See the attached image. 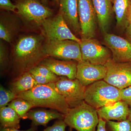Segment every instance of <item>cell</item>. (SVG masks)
<instances>
[{
  "label": "cell",
  "mask_w": 131,
  "mask_h": 131,
  "mask_svg": "<svg viewBox=\"0 0 131 131\" xmlns=\"http://www.w3.org/2000/svg\"><path fill=\"white\" fill-rule=\"evenodd\" d=\"M97 111L99 117L106 121H121L128 118L130 107L127 103L120 100L100 108Z\"/></svg>",
  "instance_id": "cell-15"
},
{
  "label": "cell",
  "mask_w": 131,
  "mask_h": 131,
  "mask_svg": "<svg viewBox=\"0 0 131 131\" xmlns=\"http://www.w3.org/2000/svg\"><path fill=\"white\" fill-rule=\"evenodd\" d=\"M16 6L17 13L26 21L40 25L53 14L51 9L37 0H21Z\"/></svg>",
  "instance_id": "cell-9"
},
{
  "label": "cell",
  "mask_w": 131,
  "mask_h": 131,
  "mask_svg": "<svg viewBox=\"0 0 131 131\" xmlns=\"http://www.w3.org/2000/svg\"><path fill=\"white\" fill-rule=\"evenodd\" d=\"M65 114L51 110H39L29 111L27 114V119L32 121L31 126H47L51 121L55 119H63Z\"/></svg>",
  "instance_id": "cell-18"
},
{
  "label": "cell",
  "mask_w": 131,
  "mask_h": 131,
  "mask_svg": "<svg viewBox=\"0 0 131 131\" xmlns=\"http://www.w3.org/2000/svg\"><path fill=\"white\" fill-rule=\"evenodd\" d=\"M29 72L38 84H46L52 83L50 80L40 75L34 68L29 71Z\"/></svg>",
  "instance_id": "cell-29"
},
{
  "label": "cell",
  "mask_w": 131,
  "mask_h": 131,
  "mask_svg": "<svg viewBox=\"0 0 131 131\" xmlns=\"http://www.w3.org/2000/svg\"><path fill=\"white\" fill-rule=\"evenodd\" d=\"M43 41V38L39 35H27L19 39L13 52L14 62L19 70L28 72L46 58Z\"/></svg>",
  "instance_id": "cell-1"
},
{
  "label": "cell",
  "mask_w": 131,
  "mask_h": 131,
  "mask_svg": "<svg viewBox=\"0 0 131 131\" xmlns=\"http://www.w3.org/2000/svg\"><path fill=\"white\" fill-rule=\"evenodd\" d=\"M101 31L106 32L112 14V5L110 0H91Z\"/></svg>",
  "instance_id": "cell-17"
},
{
  "label": "cell",
  "mask_w": 131,
  "mask_h": 131,
  "mask_svg": "<svg viewBox=\"0 0 131 131\" xmlns=\"http://www.w3.org/2000/svg\"><path fill=\"white\" fill-rule=\"evenodd\" d=\"M28 101L35 107L49 108L65 114L69 107L63 96L59 93L55 83L38 84L17 96Z\"/></svg>",
  "instance_id": "cell-2"
},
{
  "label": "cell",
  "mask_w": 131,
  "mask_h": 131,
  "mask_svg": "<svg viewBox=\"0 0 131 131\" xmlns=\"http://www.w3.org/2000/svg\"><path fill=\"white\" fill-rule=\"evenodd\" d=\"M127 20L129 22H131V5H130L128 10Z\"/></svg>",
  "instance_id": "cell-35"
},
{
  "label": "cell",
  "mask_w": 131,
  "mask_h": 131,
  "mask_svg": "<svg viewBox=\"0 0 131 131\" xmlns=\"http://www.w3.org/2000/svg\"><path fill=\"white\" fill-rule=\"evenodd\" d=\"M41 64L45 66L57 75L66 77L71 80L76 78L77 63L75 62L45 58Z\"/></svg>",
  "instance_id": "cell-16"
},
{
  "label": "cell",
  "mask_w": 131,
  "mask_h": 131,
  "mask_svg": "<svg viewBox=\"0 0 131 131\" xmlns=\"http://www.w3.org/2000/svg\"><path fill=\"white\" fill-rule=\"evenodd\" d=\"M72 129L71 128H70L69 129V131H72Z\"/></svg>",
  "instance_id": "cell-38"
},
{
  "label": "cell",
  "mask_w": 131,
  "mask_h": 131,
  "mask_svg": "<svg viewBox=\"0 0 131 131\" xmlns=\"http://www.w3.org/2000/svg\"><path fill=\"white\" fill-rule=\"evenodd\" d=\"M47 40H74L80 43L81 39L77 37L70 30L61 13L54 18L45 19L41 24Z\"/></svg>",
  "instance_id": "cell-7"
},
{
  "label": "cell",
  "mask_w": 131,
  "mask_h": 131,
  "mask_svg": "<svg viewBox=\"0 0 131 131\" xmlns=\"http://www.w3.org/2000/svg\"><path fill=\"white\" fill-rule=\"evenodd\" d=\"M106 73L105 65L93 64L83 60L78 62L76 78L84 86L104 80Z\"/></svg>",
  "instance_id": "cell-12"
},
{
  "label": "cell",
  "mask_w": 131,
  "mask_h": 131,
  "mask_svg": "<svg viewBox=\"0 0 131 131\" xmlns=\"http://www.w3.org/2000/svg\"><path fill=\"white\" fill-rule=\"evenodd\" d=\"M8 106L13 109L20 118L23 119H27V114L29 110L34 107V106L28 101L19 98L12 101Z\"/></svg>",
  "instance_id": "cell-23"
},
{
  "label": "cell",
  "mask_w": 131,
  "mask_h": 131,
  "mask_svg": "<svg viewBox=\"0 0 131 131\" xmlns=\"http://www.w3.org/2000/svg\"><path fill=\"white\" fill-rule=\"evenodd\" d=\"M129 0H114L113 9L118 26L125 25L127 20Z\"/></svg>",
  "instance_id": "cell-22"
},
{
  "label": "cell",
  "mask_w": 131,
  "mask_h": 131,
  "mask_svg": "<svg viewBox=\"0 0 131 131\" xmlns=\"http://www.w3.org/2000/svg\"><path fill=\"white\" fill-rule=\"evenodd\" d=\"M104 41L112 53L113 60L117 62H131V43L127 39L108 33H104Z\"/></svg>",
  "instance_id": "cell-13"
},
{
  "label": "cell",
  "mask_w": 131,
  "mask_h": 131,
  "mask_svg": "<svg viewBox=\"0 0 131 131\" xmlns=\"http://www.w3.org/2000/svg\"></svg>",
  "instance_id": "cell-40"
},
{
  "label": "cell",
  "mask_w": 131,
  "mask_h": 131,
  "mask_svg": "<svg viewBox=\"0 0 131 131\" xmlns=\"http://www.w3.org/2000/svg\"><path fill=\"white\" fill-rule=\"evenodd\" d=\"M60 9L64 20L72 32L81 34L78 0H59Z\"/></svg>",
  "instance_id": "cell-14"
},
{
  "label": "cell",
  "mask_w": 131,
  "mask_h": 131,
  "mask_svg": "<svg viewBox=\"0 0 131 131\" xmlns=\"http://www.w3.org/2000/svg\"><path fill=\"white\" fill-rule=\"evenodd\" d=\"M99 120L97 110L84 101L76 107L69 108L64 119L68 126L77 131H96Z\"/></svg>",
  "instance_id": "cell-3"
},
{
  "label": "cell",
  "mask_w": 131,
  "mask_h": 131,
  "mask_svg": "<svg viewBox=\"0 0 131 131\" xmlns=\"http://www.w3.org/2000/svg\"><path fill=\"white\" fill-rule=\"evenodd\" d=\"M33 68L40 75L50 80L52 83H56L58 81L60 77H58L45 66L41 64Z\"/></svg>",
  "instance_id": "cell-26"
},
{
  "label": "cell",
  "mask_w": 131,
  "mask_h": 131,
  "mask_svg": "<svg viewBox=\"0 0 131 131\" xmlns=\"http://www.w3.org/2000/svg\"><path fill=\"white\" fill-rule=\"evenodd\" d=\"M55 84L57 90L64 98L69 108L76 107L84 101L86 87L77 78L71 80L60 77Z\"/></svg>",
  "instance_id": "cell-6"
},
{
  "label": "cell",
  "mask_w": 131,
  "mask_h": 131,
  "mask_svg": "<svg viewBox=\"0 0 131 131\" xmlns=\"http://www.w3.org/2000/svg\"><path fill=\"white\" fill-rule=\"evenodd\" d=\"M37 127L31 126L30 129H27L25 130H20L18 129H13L10 128H1L0 131H36Z\"/></svg>",
  "instance_id": "cell-33"
},
{
  "label": "cell",
  "mask_w": 131,
  "mask_h": 131,
  "mask_svg": "<svg viewBox=\"0 0 131 131\" xmlns=\"http://www.w3.org/2000/svg\"><path fill=\"white\" fill-rule=\"evenodd\" d=\"M20 119L16 112L8 106L0 109L1 128L19 129Z\"/></svg>",
  "instance_id": "cell-21"
},
{
  "label": "cell",
  "mask_w": 131,
  "mask_h": 131,
  "mask_svg": "<svg viewBox=\"0 0 131 131\" xmlns=\"http://www.w3.org/2000/svg\"><path fill=\"white\" fill-rule=\"evenodd\" d=\"M126 35L127 40L131 43V22H129L127 27Z\"/></svg>",
  "instance_id": "cell-34"
},
{
  "label": "cell",
  "mask_w": 131,
  "mask_h": 131,
  "mask_svg": "<svg viewBox=\"0 0 131 131\" xmlns=\"http://www.w3.org/2000/svg\"><path fill=\"white\" fill-rule=\"evenodd\" d=\"M17 98V95L11 91L5 89L1 85L0 87V108L5 107Z\"/></svg>",
  "instance_id": "cell-25"
},
{
  "label": "cell",
  "mask_w": 131,
  "mask_h": 131,
  "mask_svg": "<svg viewBox=\"0 0 131 131\" xmlns=\"http://www.w3.org/2000/svg\"><path fill=\"white\" fill-rule=\"evenodd\" d=\"M44 50L47 56L53 57L78 62L82 60L80 43L74 40H47Z\"/></svg>",
  "instance_id": "cell-5"
},
{
  "label": "cell",
  "mask_w": 131,
  "mask_h": 131,
  "mask_svg": "<svg viewBox=\"0 0 131 131\" xmlns=\"http://www.w3.org/2000/svg\"><path fill=\"white\" fill-rule=\"evenodd\" d=\"M54 1H56L57 2H59V0H54Z\"/></svg>",
  "instance_id": "cell-39"
},
{
  "label": "cell",
  "mask_w": 131,
  "mask_h": 131,
  "mask_svg": "<svg viewBox=\"0 0 131 131\" xmlns=\"http://www.w3.org/2000/svg\"><path fill=\"white\" fill-rule=\"evenodd\" d=\"M67 124L63 119H58L51 126L47 127L43 131H66Z\"/></svg>",
  "instance_id": "cell-28"
},
{
  "label": "cell",
  "mask_w": 131,
  "mask_h": 131,
  "mask_svg": "<svg viewBox=\"0 0 131 131\" xmlns=\"http://www.w3.org/2000/svg\"><path fill=\"white\" fill-rule=\"evenodd\" d=\"M130 107V112H129V117H128V119H129V120L131 122V106H129Z\"/></svg>",
  "instance_id": "cell-36"
},
{
  "label": "cell",
  "mask_w": 131,
  "mask_h": 131,
  "mask_svg": "<svg viewBox=\"0 0 131 131\" xmlns=\"http://www.w3.org/2000/svg\"><path fill=\"white\" fill-rule=\"evenodd\" d=\"M107 125L110 131H131V122L129 119L121 121H109Z\"/></svg>",
  "instance_id": "cell-24"
},
{
  "label": "cell",
  "mask_w": 131,
  "mask_h": 131,
  "mask_svg": "<svg viewBox=\"0 0 131 131\" xmlns=\"http://www.w3.org/2000/svg\"><path fill=\"white\" fill-rule=\"evenodd\" d=\"M38 84L30 73H22L12 83L10 90L18 96L20 94L30 90Z\"/></svg>",
  "instance_id": "cell-20"
},
{
  "label": "cell",
  "mask_w": 131,
  "mask_h": 131,
  "mask_svg": "<svg viewBox=\"0 0 131 131\" xmlns=\"http://www.w3.org/2000/svg\"><path fill=\"white\" fill-rule=\"evenodd\" d=\"M15 19L10 15H1L0 20V38L11 43L18 30V26Z\"/></svg>",
  "instance_id": "cell-19"
},
{
  "label": "cell",
  "mask_w": 131,
  "mask_h": 131,
  "mask_svg": "<svg viewBox=\"0 0 131 131\" xmlns=\"http://www.w3.org/2000/svg\"><path fill=\"white\" fill-rule=\"evenodd\" d=\"M8 62L7 51L5 45L2 41L0 43V65L1 70L6 68Z\"/></svg>",
  "instance_id": "cell-27"
},
{
  "label": "cell",
  "mask_w": 131,
  "mask_h": 131,
  "mask_svg": "<svg viewBox=\"0 0 131 131\" xmlns=\"http://www.w3.org/2000/svg\"><path fill=\"white\" fill-rule=\"evenodd\" d=\"M42 2L44 5H46L48 2V0H42Z\"/></svg>",
  "instance_id": "cell-37"
},
{
  "label": "cell",
  "mask_w": 131,
  "mask_h": 131,
  "mask_svg": "<svg viewBox=\"0 0 131 131\" xmlns=\"http://www.w3.org/2000/svg\"><path fill=\"white\" fill-rule=\"evenodd\" d=\"M78 12L81 39L93 38L95 36L96 16L91 0H78Z\"/></svg>",
  "instance_id": "cell-11"
},
{
  "label": "cell",
  "mask_w": 131,
  "mask_h": 131,
  "mask_svg": "<svg viewBox=\"0 0 131 131\" xmlns=\"http://www.w3.org/2000/svg\"><path fill=\"white\" fill-rule=\"evenodd\" d=\"M107 73L104 81L119 90L131 86V62H120L110 59L104 65Z\"/></svg>",
  "instance_id": "cell-8"
},
{
  "label": "cell",
  "mask_w": 131,
  "mask_h": 131,
  "mask_svg": "<svg viewBox=\"0 0 131 131\" xmlns=\"http://www.w3.org/2000/svg\"><path fill=\"white\" fill-rule=\"evenodd\" d=\"M107 125V121L102 118L99 117V122L96 131H107L106 126Z\"/></svg>",
  "instance_id": "cell-32"
},
{
  "label": "cell",
  "mask_w": 131,
  "mask_h": 131,
  "mask_svg": "<svg viewBox=\"0 0 131 131\" xmlns=\"http://www.w3.org/2000/svg\"><path fill=\"white\" fill-rule=\"evenodd\" d=\"M80 44L82 59L90 63L104 65L110 59L109 50L93 38L81 39Z\"/></svg>",
  "instance_id": "cell-10"
},
{
  "label": "cell",
  "mask_w": 131,
  "mask_h": 131,
  "mask_svg": "<svg viewBox=\"0 0 131 131\" xmlns=\"http://www.w3.org/2000/svg\"><path fill=\"white\" fill-rule=\"evenodd\" d=\"M120 100V90L104 80L86 87L84 101L96 110Z\"/></svg>",
  "instance_id": "cell-4"
},
{
  "label": "cell",
  "mask_w": 131,
  "mask_h": 131,
  "mask_svg": "<svg viewBox=\"0 0 131 131\" xmlns=\"http://www.w3.org/2000/svg\"><path fill=\"white\" fill-rule=\"evenodd\" d=\"M0 7L2 9L14 12L17 9L16 5H14L10 0H0Z\"/></svg>",
  "instance_id": "cell-31"
},
{
  "label": "cell",
  "mask_w": 131,
  "mask_h": 131,
  "mask_svg": "<svg viewBox=\"0 0 131 131\" xmlns=\"http://www.w3.org/2000/svg\"><path fill=\"white\" fill-rule=\"evenodd\" d=\"M121 100L131 106V86L120 90Z\"/></svg>",
  "instance_id": "cell-30"
}]
</instances>
